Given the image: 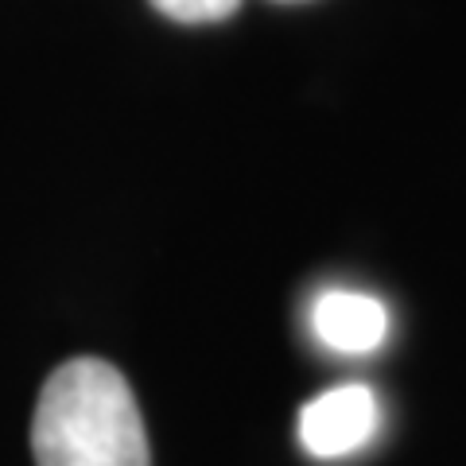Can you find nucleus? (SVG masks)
I'll use <instances>...</instances> for the list:
<instances>
[{
  "mask_svg": "<svg viewBox=\"0 0 466 466\" xmlns=\"http://www.w3.org/2000/svg\"><path fill=\"white\" fill-rule=\"evenodd\" d=\"M35 466H152L137 397L101 358L63 361L32 416Z\"/></svg>",
  "mask_w": 466,
  "mask_h": 466,
  "instance_id": "nucleus-1",
  "label": "nucleus"
},
{
  "mask_svg": "<svg viewBox=\"0 0 466 466\" xmlns=\"http://www.w3.org/2000/svg\"><path fill=\"white\" fill-rule=\"evenodd\" d=\"M381 428V400L370 385H334L303 404L299 443L315 459H346Z\"/></svg>",
  "mask_w": 466,
  "mask_h": 466,
  "instance_id": "nucleus-2",
  "label": "nucleus"
},
{
  "mask_svg": "<svg viewBox=\"0 0 466 466\" xmlns=\"http://www.w3.org/2000/svg\"><path fill=\"white\" fill-rule=\"evenodd\" d=\"M315 339L334 354H373L389 339V308L354 288H330L311 308Z\"/></svg>",
  "mask_w": 466,
  "mask_h": 466,
  "instance_id": "nucleus-3",
  "label": "nucleus"
},
{
  "mask_svg": "<svg viewBox=\"0 0 466 466\" xmlns=\"http://www.w3.org/2000/svg\"><path fill=\"white\" fill-rule=\"evenodd\" d=\"M148 5L175 24H222L241 8V0H148Z\"/></svg>",
  "mask_w": 466,
  "mask_h": 466,
  "instance_id": "nucleus-4",
  "label": "nucleus"
},
{
  "mask_svg": "<svg viewBox=\"0 0 466 466\" xmlns=\"http://www.w3.org/2000/svg\"><path fill=\"white\" fill-rule=\"evenodd\" d=\"M276 5H299V0H276Z\"/></svg>",
  "mask_w": 466,
  "mask_h": 466,
  "instance_id": "nucleus-5",
  "label": "nucleus"
}]
</instances>
